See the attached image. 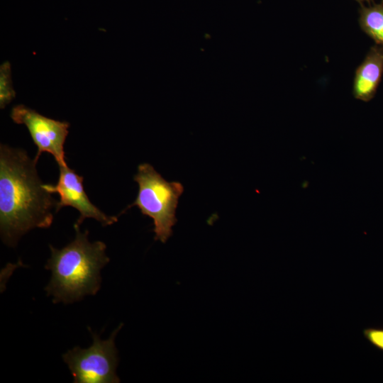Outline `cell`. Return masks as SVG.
Segmentation results:
<instances>
[{"label":"cell","mask_w":383,"mask_h":383,"mask_svg":"<svg viewBox=\"0 0 383 383\" xmlns=\"http://www.w3.org/2000/svg\"><path fill=\"white\" fill-rule=\"evenodd\" d=\"M359 23L362 30L377 45L383 46V3L362 5Z\"/></svg>","instance_id":"ba28073f"},{"label":"cell","mask_w":383,"mask_h":383,"mask_svg":"<svg viewBox=\"0 0 383 383\" xmlns=\"http://www.w3.org/2000/svg\"><path fill=\"white\" fill-rule=\"evenodd\" d=\"M10 116L13 122L23 124L28 128L38 148L35 162H38L43 152H48L55 157L59 166L67 165L64 145L69 133L68 122L48 118L23 104L13 106Z\"/></svg>","instance_id":"5b68a950"},{"label":"cell","mask_w":383,"mask_h":383,"mask_svg":"<svg viewBox=\"0 0 383 383\" xmlns=\"http://www.w3.org/2000/svg\"><path fill=\"white\" fill-rule=\"evenodd\" d=\"M363 333L373 345L383 350V328H366Z\"/></svg>","instance_id":"30bf717a"},{"label":"cell","mask_w":383,"mask_h":383,"mask_svg":"<svg viewBox=\"0 0 383 383\" xmlns=\"http://www.w3.org/2000/svg\"><path fill=\"white\" fill-rule=\"evenodd\" d=\"M358 3H360L361 5H363L364 3H371L373 0H355Z\"/></svg>","instance_id":"8fae6325"},{"label":"cell","mask_w":383,"mask_h":383,"mask_svg":"<svg viewBox=\"0 0 383 383\" xmlns=\"http://www.w3.org/2000/svg\"><path fill=\"white\" fill-rule=\"evenodd\" d=\"M383 74V46H372L355 72L353 95L363 101L375 95Z\"/></svg>","instance_id":"52a82bcc"},{"label":"cell","mask_w":383,"mask_h":383,"mask_svg":"<svg viewBox=\"0 0 383 383\" xmlns=\"http://www.w3.org/2000/svg\"><path fill=\"white\" fill-rule=\"evenodd\" d=\"M59 170L57 184H43L44 189L49 193H57L60 195L57 212L68 206L79 211V216L74 224L77 226L87 218L96 220L103 226L112 225L118 221L117 216H107L91 202L84 189L83 177L67 165H60Z\"/></svg>","instance_id":"8992f818"},{"label":"cell","mask_w":383,"mask_h":383,"mask_svg":"<svg viewBox=\"0 0 383 383\" xmlns=\"http://www.w3.org/2000/svg\"><path fill=\"white\" fill-rule=\"evenodd\" d=\"M121 324L107 340L93 333L92 345L83 349L73 348L62 355L75 383H118L116 374L118 357L115 345V338L122 327Z\"/></svg>","instance_id":"277c9868"},{"label":"cell","mask_w":383,"mask_h":383,"mask_svg":"<svg viewBox=\"0 0 383 383\" xmlns=\"http://www.w3.org/2000/svg\"><path fill=\"white\" fill-rule=\"evenodd\" d=\"M16 96L11 79V64L6 61L0 66V107L5 106L11 102Z\"/></svg>","instance_id":"9c48e42d"},{"label":"cell","mask_w":383,"mask_h":383,"mask_svg":"<svg viewBox=\"0 0 383 383\" xmlns=\"http://www.w3.org/2000/svg\"><path fill=\"white\" fill-rule=\"evenodd\" d=\"M138 184L135 200L122 212L138 206L142 214L153 220L155 240L165 243L172 235V227L177 222L176 209L184 192L179 182H167L148 163L138 167L133 177Z\"/></svg>","instance_id":"3957f363"},{"label":"cell","mask_w":383,"mask_h":383,"mask_svg":"<svg viewBox=\"0 0 383 383\" xmlns=\"http://www.w3.org/2000/svg\"><path fill=\"white\" fill-rule=\"evenodd\" d=\"M34 159L26 151L0 147V231L2 241L15 246L35 228H49L57 201L46 191Z\"/></svg>","instance_id":"6da1fadb"},{"label":"cell","mask_w":383,"mask_h":383,"mask_svg":"<svg viewBox=\"0 0 383 383\" xmlns=\"http://www.w3.org/2000/svg\"><path fill=\"white\" fill-rule=\"evenodd\" d=\"M382 2L383 3V0H382Z\"/></svg>","instance_id":"7c38bea8"},{"label":"cell","mask_w":383,"mask_h":383,"mask_svg":"<svg viewBox=\"0 0 383 383\" xmlns=\"http://www.w3.org/2000/svg\"><path fill=\"white\" fill-rule=\"evenodd\" d=\"M74 228L75 238L65 247L49 245L51 256L45 268L52 277L45 290L54 303L70 304L96 294L101 287V270L110 260L104 242H90L87 230L82 233L79 226Z\"/></svg>","instance_id":"7a4b0ae2"}]
</instances>
